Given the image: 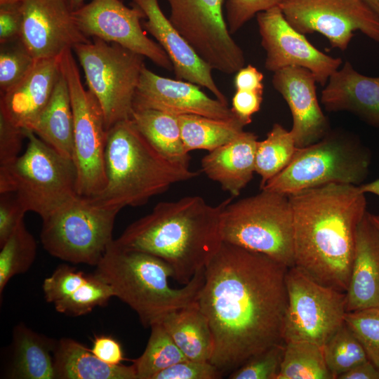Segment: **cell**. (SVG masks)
<instances>
[{
    "mask_svg": "<svg viewBox=\"0 0 379 379\" xmlns=\"http://www.w3.org/2000/svg\"><path fill=\"white\" fill-rule=\"evenodd\" d=\"M204 269L183 287L173 288L168 282L173 272L166 262L114 239L96 265L95 273L111 286L114 297L136 312L143 326L150 327L169 312L197 301Z\"/></svg>",
    "mask_w": 379,
    "mask_h": 379,
    "instance_id": "cell-5",
    "label": "cell"
},
{
    "mask_svg": "<svg viewBox=\"0 0 379 379\" xmlns=\"http://www.w3.org/2000/svg\"><path fill=\"white\" fill-rule=\"evenodd\" d=\"M233 198L215 206L199 196L159 202L116 241L164 260L171 267L173 278L185 285L206 267L222 244L221 215Z\"/></svg>",
    "mask_w": 379,
    "mask_h": 379,
    "instance_id": "cell-3",
    "label": "cell"
},
{
    "mask_svg": "<svg viewBox=\"0 0 379 379\" xmlns=\"http://www.w3.org/2000/svg\"><path fill=\"white\" fill-rule=\"evenodd\" d=\"M70 8L73 11H75L84 6V0H67Z\"/></svg>",
    "mask_w": 379,
    "mask_h": 379,
    "instance_id": "cell-52",
    "label": "cell"
},
{
    "mask_svg": "<svg viewBox=\"0 0 379 379\" xmlns=\"http://www.w3.org/2000/svg\"><path fill=\"white\" fill-rule=\"evenodd\" d=\"M371 219L379 232V215L371 213Z\"/></svg>",
    "mask_w": 379,
    "mask_h": 379,
    "instance_id": "cell-53",
    "label": "cell"
},
{
    "mask_svg": "<svg viewBox=\"0 0 379 379\" xmlns=\"http://www.w3.org/2000/svg\"><path fill=\"white\" fill-rule=\"evenodd\" d=\"M53 366L55 379H137L133 364L109 365L68 338L56 341Z\"/></svg>",
    "mask_w": 379,
    "mask_h": 379,
    "instance_id": "cell-25",
    "label": "cell"
},
{
    "mask_svg": "<svg viewBox=\"0 0 379 379\" xmlns=\"http://www.w3.org/2000/svg\"><path fill=\"white\" fill-rule=\"evenodd\" d=\"M0 295L10 279L26 272L36 255V242L22 221L0 246Z\"/></svg>",
    "mask_w": 379,
    "mask_h": 379,
    "instance_id": "cell-34",
    "label": "cell"
},
{
    "mask_svg": "<svg viewBox=\"0 0 379 379\" xmlns=\"http://www.w3.org/2000/svg\"><path fill=\"white\" fill-rule=\"evenodd\" d=\"M27 131L0 114V166L10 164L20 155Z\"/></svg>",
    "mask_w": 379,
    "mask_h": 379,
    "instance_id": "cell-43",
    "label": "cell"
},
{
    "mask_svg": "<svg viewBox=\"0 0 379 379\" xmlns=\"http://www.w3.org/2000/svg\"><path fill=\"white\" fill-rule=\"evenodd\" d=\"M288 303L283 340L323 347L345 322V293L313 280L293 266L287 270Z\"/></svg>",
    "mask_w": 379,
    "mask_h": 379,
    "instance_id": "cell-12",
    "label": "cell"
},
{
    "mask_svg": "<svg viewBox=\"0 0 379 379\" xmlns=\"http://www.w3.org/2000/svg\"><path fill=\"white\" fill-rule=\"evenodd\" d=\"M36 60L18 40L1 45V94L19 84L32 69Z\"/></svg>",
    "mask_w": 379,
    "mask_h": 379,
    "instance_id": "cell-37",
    "label": "cell"
},
{
    "mask_svg": "<svg viewBox=\"0 0 379 379\" xmlns=\"http://www.w3.org/2000/svg\"><path fill=\"white\" fill-rule=\"evenodd\" d=\"M105 168V187L93 198L102 205L120 209L144 205L173 185L199 174L165 158L131 119L120 121L107 131Z\"/></svg>",
    "mask_w": 379,
    "mask_h": 379,
    "instance_id": "cell-4",
    "label": "cell"
},
{
    "mask_svg": "<svg viewBox=\"0 0 379 379\" xmlns=\"http://www.w3.org/2000/svg\"><path fill=\"white\" fill-rule=\"evenodd\" d=\"M345 321L360 341L368 359L379 370V307L346 312Z\"/></svg>",
    "mask_w": 379,
    "mask_h": 379,
    "instance_id": "cell-38",
    "label": "cell"
},
{
    "mask_svg": "<svg viewBox=\"0 0 379 379\" xmlns=\"http://www.w3.org/2000/svg\"><path fill=\"white\" fill-rule=\"evenodd\" d=\"M379 16V0H363Z\"/></svg>",
    "mask_w": 379,
    "mask_h": 379,
    "instance_id": "cell-51",
    "label": "cell"
},
{
    "mask_svg": "<svg viewBox=\"0 0 379 379\" xmlns=\"http://www.w3.org/2000/svg\"><path fill=\"white\" fill-rule=\"evenodd\" d=\"M25 151L0 166V194L13 193L27 211L41 219L78 196L72 159L63 157L32 131Z\"/></svg>",
    "mask_w": 379,
    "mask_h": 379,
    "instance_id": "cell-7",
    "label": "cell"
},
{
    "mask_svg": "<svg viewBox=\"0 0 379 379\" xmlns=\"http://www.w3.org/2000/svg\"><path fill=\"white\" fill-rule=\"evenodd\" d=\"M160 322L186 359L210 361L213 338L208 319L197 301L169 312Z\"/></svg>",
    "mask_w": 379,
    "mask_h": 379,
    "instance_id": "cell-28",
    "label": "cell"
},
{
    "mask_svg": "<svg viewBox=\"0 0 379 379\" xmlns=\"http://www.w3.org/2000/svg\"><path fill=\"white\" fill-rule=\"evenodd\" d=\"M169 20L213 69L226 74L245 65L244 53L230 33L224 0H166Z\"/></svg>",
    "mask_w": 379,
    "mask_h": 379,
    "instance_id": "cell-13",
    "label": "cell"
},
{
    "mask_svg": "<svg viewBox=\"0 0 379 379\" xmlns=\"http://www.w3.org/2000/svg\"><path fill=\"white\" fill-rule=\"evenodd\" d=\"M285 350V343L272 345L252 357L231 372L230 379H277Z\"/></svg>",
    "mask_w": 379,
    "mask_h": 379,
    "instance_id": "cell-39",
    "label": "cell"
},
{
    "mask_svg": "<svg viewBox=\"0 0 379 379\" xmlns=\"http://www.w3.org/2000/svg\"><path fill=\"white\" fill-rule=\"evenodd\" d=\"M25 0H0V4L22 3Z\"/></svg>",
    "mask_w": 379,
    "mask_h": 379,
    "instance_id": "cell-54",
    "label": "cell"
},
{
    "mask_svg": "<svg viewBox=\"0 0 379 379\" xmlns=\"http://www.w3.org/2000/svg\"><path fill=\"white\" fill-rule=\"evenodd\" d=\"M31 131L61 155L73 160L74 117L68 86L62 72Z\"/></svg>",
    "mask_w": 379,
    "mask_h": 379,
    "instance_id": "cell-26",
    "label": "cell"
},
{
    "mask_svg": "<svg viewBox=\"0 0 379 379\" xmlns=\"http://www.w3.org/2000/svg\"><path fill=\"white\" fill-rule=\"evenodd\" d=\"M288 269L262 253L224 241L205 267L197 303L213 338L210 362L222 375L284 343Z\"/></svg>",
    "mask_w": 379,
    "mask_h": 379,
    "instance_id": "cell-1",
    "label": "cell"
},
{
    "mask_svg": "<svg viewBox=\"0 0 379 379\" xmlns=\"http://www.w3.org/2000/svg\"><path fill=\"white\" fill-rule=\"evenodd\" d=\"M60 75L59 57L36 60L32 69L19 84L1 94L0 114L15 126L31 131Z\"/></svg>",
    "mask_w": 379,
    "mask_h": 379,
    "instance_id": "cell-21",
    "label": "cell"
},
{
    "mask_svg": "<svg viewBox=\"0 0 379 379\" xmlns=\"http://www.w3.org/2000/svg\"><path fill=\"white\" fill-rule=\"evenodd\" d=\"M338 379H379V370L368 359L342 374Z\"/></svg>",
    "mask_w": 379,
    "mask_h": 379,
    "instance_id": "cell-49",
    "label": "cell"
},
{
    "mask_svg": "<svg viewBox=\"0 0 379 379\" xmlns=\"http://www.w3.org/2000/svg\"><path fill=\"white\" fill-rule=\"evenodd\" d=\"M293 212L295 267L322 285L345 293L366 194L330 183L288 195Z\"/></svg>",
    "mask_w": 379,
    "mask_h": 379,
    "instance_id": "cell-2",
    "label": "cell"
},
{
    "mask_svg": "<svg viewBox=\"0 0 379 379\" xmlns=\"http://www.w3.org/2000/svg\"><path fill=\"white\" fill-rule=\"evenodd\" d=\"M279 6L296 30L320 33L332 48L346 50L356 31L379 43V16L363 0H283Z\"/></svg>",
    "mask_w": 379,
    "mask_h": 379,
    "instance_id": "cell-14",
    "label": "cell"
},
{
    "mask_svg": "<svg viewBox=\"0 0 379 379\" xmlns=\"http://www.w3.org/2000/svg\"><path fill=\"white\" fill-rule=\"evenodd\" d=\"M133 2L142 10L147 19L142 24L143 29L156 39L168 55L176 79L204 87L215 98L227 104L226 97L213 78V69L173 27L163 13L158 0H133Z\"/></svg>",
    "mask_w": 379,
    "mask_h": 379,
    "instance_id": "cell-20",
    "label": "cell"
},
{
    "mask_svg": "<svg viewBox=\"0 0 379 379\" xmlns=\"http://www.w3.org/2000/svg\"><path fill=\"white\" fill-rule=\"evenodd\" d=\"M200 86L158 75L142 68L133 100V109H152L176 116L196 114L231 121L238 119L231 107L204 93Z\"/></svg>",
    "mask_w": 379,
    "mask_h": 379,
    "instance_id": "cell-18",
    "label": "cell"
},
{
    "mask_svg": "<svg viewBox=\"0 0 379 379\" xmlns=\"http://www.w3.org/2000/svg\"><path fill=\"white\" fill-rule=\"evenodd\" d=\"M56 341L23 324L13 332V360L8 377L15 379H55L53 350Z\"/></svg>",
    "mask_w": 379,
    "mask_h": 379,
    "instance_id": "cell-27",
    "label": "cell"
},
{
    "mask_svg": "<svg viewBox=\"0 0 379 379\" xmlns=\"http://www.w3.org/2000/svg\"><path fill=\"white\" fill-rule=\"evenodd\" d=\"M120 210L78 195L42 219L41 242L57 258L96 266L114 240Z\"/></svg>",
    "mask_w": 379,
    "mask_h": 379,
    "instance_id": "cell-9",
    "label": "cell"
},
{
    "mask_svg": "<svg viewBox=\"0 0 379 379\" xmlns=\"http://www.w3.org/2000/svg\"><path fill=\"white\" fill-rule=\"evenodd\" d=\"M264 76L256 67L251 65L244 66L236 72L234 84V87H251L257 89H264Z\"/></svg>",
    "mask_w": 379,
    "mask_h": 379,
    "instance_id": "cell-48",
    "label": "cell"
},
{
    "mask_svg": "<svg viewBox=\"0 0 379 379\" xmlns=\"http://www.w3.org/2000/svg\"><path fill=\"white\" fill-rule=\"evenodd\" d=\"M22 21V3L0 4L1 45L20 39Z\"/></svg>",
    "mask_w": 379,
    "mask_h": 379,
    "instance_id": "cell-46",
    "label": "cell"
},
{
    "mask_svg": "<svg viewBox=\"0 0 379 379\" xmlns=\"http://www.w3.org/2000/svg\"><path fill=\"white\" fill-rule=\"evenodd\" d=\"M371 150L347 131L331 129L321 140L298 147L288 165L260 190L286 195L330 183L359 186L371 164Z\"/></svg>",
    "mask_w": 379,
    "mask_h": 379,
    "instance_id": "cell-6",
    "label": "cell"
},
{
    "mask_svg": "<svg viewBox=\"0 0 379 379\" xmlns=\"http://www.w3.org/2000/svg\"><path fill=\"white\" fill-rule=\"evenodd\" d=\"M297 149L291 132L278 123L265 140L258 141L255 168L261 178L260 187L288 165Z\"/></svg>",
    "mask_w": 379,
    "mask_h": 379,
    "instance_id": "cell-31",
    "label": "cell"
},
{
    "mask_svg": "<svg viewBox=\"0 0 379 379\" xmlns=\"http://www.w3.org/2000/svg\"><path fill=\"white\" fill-rule=\"evenodd\" d=\"M72 51L82 67L88 89L101 107L107 131L131 119L145 58L98 38L77 44Z\"/></svg>",
    "mask_w": 379,
    "mask_h": 379,
    "instance_id": "cell-10",
    "label": "cell"
},
{
    "mask_svg": "<svg viewBox=\"0 0 379 379\" xmlns=\"http://www.w3.org/2000/svg\"><path fill=\"white\" fill-rule=\"evenodd\" d=\"M149 328L151 333L145 350L133 363L137 379H154L163 370L187 359L160 321Z\"/></svg>",
    "mask_w": 379,
    "mask_h": 379,
    "instance_id": "cell-33",
    "label": "cell"
},
{
    "mask_svg": "<svg viewBox=\"0 0 379 379\" xmlns=\"http://www.w3.org/2000/svg\"><path fill=\"white\" fill-rule=\"evenodd\" d=\"M323 351L333 379L368 360L362 345L345 321L323 346Z\"/></svg>",
    "mask_w": 379,
    "mask_h": 379,
    "instance_id": "cell-35",
    "label": "cell"
},
{
    "mask_svg": "<svg viewBox=\"0 0 379 379\" xmlns=\"http://www.w3.org/2000/svg\"><path fill=\"white\" fill-rule=\"evenodd\" d=\"M235 90L231 109L235 116L246 126L251 123L252 116L260 109L264 89L239 87Z\"/></svg>",
    "mask_w": 379,
    "mask_h": 379,
    "instance_id": "cell-45",
    "label": "cell"
},
{
    "mask_svg": "<svg viewBox=\"0 0 379 379\" xmlns=\"http://www.w3.org/2000/svg\"><path fill=\"white\" fill-rule=\"evenodd\" d=\"M88 277V274L72 266H58L43 282L42 289L46 300L54 305L65 299L84 284Z\"/></svg>",
    "mask_w": 379,
    "mask_h": 379,
    "instance_id": "cell-40",
    "label": "cell"
},
{
    "mask_svg": "<svg viewBox=\"0 0 379 379\" xmlns=\"http://www.w3.org/2000/svg\"><path fill=\"white\" fill-rule=\"evenodd\" d=\"M317 81L307 69L288 67L274 72L272 84L289 107L291 132L297 147L317 142L331 129L317 95Z\"/></svg>",
    "mask_w": 379,
    "mask_h": 379,
    "instance_id": "cell-19",
    "label": "cell"
},
{
    "mask_svg": "<svg viewBox=\"0 0 379 379\" xmlns=\"http://www.w3.org/2000/svg\"><path fill=\"white\" fill-rule=\"evenodd\" d=\"M67 0H25L20 41L36 60L59 57L91 39L79 29Z\"/></svg>",
    "mask_w": 379,
    "mask_h": 379,
    "instance_id": "cell-17",
    "label": "cell"
},
{
    "mask_svg": "<svg viewBox=\"0 0 379 379\" xmlns=\"http://www.w3.org/2000/svg\"><path fill=\"white\" fill-rule=\"evenodd\" d=\"M222 375L210 361L185 359L159 372L154 379H216Z\"/></svg>",
    "mask_w": 379,
    "mask_h": 379,
    "instance_id": "cell-42",
    "label": "cell"
},
{
    "mask_svg": "<svg viewBox=\"0 0 379 379\" xmlns=\"http://www.w3.org/2000/svg\"><path fill=\"white\" fill-rule=\"evenodd\" d=\"M261 45L266 52L265 67L274 72L288 67L310 71L322 86L340 67V58L331 57L314 46L286 20L279 6L256 15Z\"/></svg>",
    "mask_w": 379,
    "mask_h": 379,
    "instance_id": "cell-16",
    "label": "cell"
},
{
    "mask_svg": "<svg viewBox=\"0 0 379 379\" xmlns=\"http://www.w3.org/2000/svg\"><path fill=\"white\" fill-rule=\"evenodd\" d=\"M72 49L59 56L66 79L74 117L73 161L77 171L79 196L93 198L105 189L107 180L105 152L107 129L101 107L82 83Z\"/></svg>",
    "mask_w": 379,
    "mask_h": 379,
    "instance_id": "cell-11",
    "label": "cell"
},
{
    "mask_svg": "<svg viewBox=\"0 0 379 379\" xmlns=\"http://www.w3.org/2000/svg\"><path fill=\"white\" fill-rule=\"evenodd\" d=\"M258 136L243 131L237 137L212 151L201 159V171L232 197L240 194L255 173Z\"/></svg>",
    "mask_w": 379,
    "mask_h": 379,
    "instance_id": "cell-24",
    "label": "cell"
},
{
    "mask_svg": "<svg viewBox=\"0 0 379 379\" xmlns=\"http://www.w3.org/2000/svg\"><path fill=\"white\" fill-rule=\"evenodd\" d=\"M91 350L98 359L111 366L121 364L124 359L120 343L111 336H95Z\"/></svg>",
    "mask_w": 379,
    "mask_h": 379,
    "instance_id": "cell-47",
    "label": "cell"
},
{
    "mask_svg": "<svg viewBox=\"0 0 379 379\" xmlns=\"http://www.w3.org/2000/svg\"><path fill=\"white\" fill-rule=\"evenodd\" d=\"M131 119L140 133L165 158L190 167L178 116L152 109H133Z\"/></svg>",
    "mask_w": 379,
    "mask_h": 379,
    "instance_id": "cell-29",
    "label": "cell"
},
{
    "mask_svg": "<svg viewBox=\"0 0 379 379\" xmlns=\"http://www.w3.org/2000/svg\"><path fill=\"white\" fill-rule=\"evenodd\" d=\"M359 187L364 194L371 193L379 197V178L368 183H363Z\"/></svg>",
    "mask_w": 379,
    "mask_h": 379,
    "instance_id": "cell-50",
    "label": "cell"
},
{
    "mask_svg": "<svg viewBox=\"0 0 379 379\" xmlns=\"http://www.w3.org/2000/svg\"><path fill=\"white\" fill-rule=\"evenodd\" d=\"M277 379H333L325 361L323 347L308 341L285 343Z\"/></svg>",
    "mask_w": 379,
    "mask_h": 379,
    "instance_id": "cell-32",
    "label": "cell"
},
{
    "mask_svg": "<svg viewBox=\"0 0 379 379\" xmlns=\"http://www.w3.org/2000/svg\"><path fill=\"white\" fill-rule=\"evenodd\" d=\"M112 297L114 294L111 286L95 272L88 274L86 281L72 295L53 305L61 314L79 317L105 305Z\"/></svg>",
    "mask_w": 379,
    "mask_h": 379,
    "instance_id": "cell-36",
    "label": "cell"
},
{
    "mask_svg": "<svg viewBox=\"0 0 379 379\" xmlns=\"http://www.w3.org/2000/svg\"><path fill=\"white\" fill-rule=\"evenodd\" d=\"M283 0H227L225 20L231 34L258 13L279 6Z\"/></svg>",
    "mask_w": 379,
    "mask_h": 379,
    "instance_id": "cell-41",
    "label": "cell"
},
{
    "mask_svg": "<svg viewBox=\"0 0 379 379\" xmlns=\"http://www.w3.org/2000/svg\"><path fill=\"white\" fill-rule=\"evenodd\" d=\"M73 15L79 29L88 38L119 44L160 67L173 70L162 47L147 36L141 24L145 15L138 6L127 7L121 0H92L74 11Z\"/></svg>",
    "mask_w": 379,
    "mask_h": 379,
    "instance_id": "cell-15",
    "label": "cell"
},
{
    "mask_svg": "<svg viewBox=\"0 0 379 379\" xmlns=\"http://www.w3.org/2000/svg\"><path fill=\"white\" fill-rule=\"evenodd\" d=\"M345 298L347 312L379 307V232L368 211L357 227Z\"/></svg>",
    "mask_w": 379,
    "mask_h": 379,
    "instance_id": "cell-23",
    "label": "cell"
},
{
    "mask_svg": "<svg viewBox=\"0 0 379 379\" xmlns=\"http://www.w3.org/2000/svg\"><path fill=\"white\" fill-rule=\"evenodd\" d=\"M27 212L13 193L0 194V246L24 221Z\"/></svg>",
    "mask_w": 379,
    "mask_h": 379,
    "instance_id": "cell-44",
    "label": "cell"
},
{
    "mask_svg": "<svg viewBox=\"0 0 379 379\" xmlns=\"http://www.w3.org/2000/svg\"><path fill=\"white\" fill-rule=\"evenodd\" d=\"M185 150L212 151L230 142L244 131L239 119L225 121L196 114L178 116Z\"/></svg>",
    "mask_w": 379,
    "mask_h": 379,
    "instance_id": "cell-30",
    "label": "cell"
},
{
    "mask_svg": "<svg viewBox=\"0 0 379 379\" xmlns=\"http://www.w3.org/2000/svg\"><path fill=\"white\" fill-rule=\"evenodd\" d=\"M321 102L328 112H348L379 129V77L358 72L347 60L329 78Z\"/></svg>",
    "mask_w": 379,
    "mask_h": 379,
    "instance_id": "cell-22",
    "label": "cell"
},
{
    "mask_svg": "<svg viewBox=\"0 0 379 379\" xmlns=\"http://www.w3.org/2000/svg\"><path fill=\"white\" fill-rule=\"evenodd\" d=\"M224 242L262 253L288 268L295 266L293 219L288 195L261 190L237 201L221 215Z\"/></svg>",
    "mask_w": 379,
    "mask_h": 379,
    "instance_id": "cell-8",
    "label": "cell"
}]
</instances>
